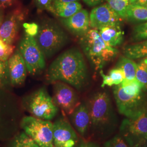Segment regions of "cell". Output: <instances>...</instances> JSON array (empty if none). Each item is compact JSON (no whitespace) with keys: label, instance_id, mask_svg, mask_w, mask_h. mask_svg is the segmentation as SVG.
Segmentation results:
<instances>
[{"label":"cell","instance_id":"20","mask_svg":"<svg viewBox=\"0 0 147 147\" xmlns=\"http://www.w3.org/2000/svg\"><path fill=\"white\" fill-rule=\"evenodd\" d=\"M126 19L133 22L147 21V9L146 7L135 3L130 4L128 7Z\"/></svg>","mask_w":147,"mask_h":147},{"label":"cell","instance_id":"15","mask_svg":"<svg viewBox=\"0 0 147 147\" xmlns=\"http://www.w3.org/2000/svg\"><path fill=\"white\" fill-rule=\"evenodd\" d=\"M8 67L11 84L14 86L23 84L28 71L26 63L19 49L8 60Z\"/></svg>","mask_w":147,"mask_h":147},{"label":"cell","instance_id":"23","mask_svg":"<svg viewBox=\"0 0 147 147\" xmlns=\"http://www.w3.org/2000/svg\"><path fill=\"white\" fill-rule=\"evenodd\" d=\"M137 80L142 84L143 88L147 92V57L141 58L137 64Z\"/></svg>","mask_w":147,"mask_h":147},{"label":"cell","instance_id":"29","mask_svg":"<svg viewBox=\"0 0 147 147\" xmlns=\"http://www.w3.org/2000/svg\"><path fill=\"white\" fill-rule=\"evenodd\" d=\"M103 147H129L121 136L117 135L106 142Z\"/></svg>","mask_w":147,"mask_h":147},{"label":"cell","instance_id":"10","mask_svg":"<svg viewBox=\"0 0 147 147\" xmlns=\"http://www.w3.org/2000/svg\"><path fill=\"white\" fill-rule=\"evenodd\" d=\"M54 103L62 110L63 115L70 116L81 104L78 95L68 84L62 81L53 82Z\"/></svg>","mask_w":147,"mask_h":147},{"label":"cell","instance_id":"31","mask_svg":"<svg viewBox=\"0 0 147 147\" xmlns=\"http://www.w3.org/2000/svg\"><path fill=\"white\" fill-rule=\"evenodd\" d=\"M22 25L27 35L34 38L36 37L39 30V26L38 24L34 22H26L24 23Z\"/></svg>","mask_w":147,"mask_h":147},{"label":"cell","instance_id":"6","mask_svg":"<svg viewBox=\"0 0 147 147\" xmlns=\"http://www.w3.org/2000/svg\"><path fill=\"white\" fill-rule=\"evenodd\" d=\"M20 125L40 147H53V123L50 121L26 116L21 119Z\"/></svg>","mask_w":147,"mask_h":147},{"label":"cell","instance_id":"30","mask_svg":"<svg viewBox=\"0 0 147 147\" xmlns=\"http://www.w3.org/2000/svg\"><path fill=\"white\" fill-rule=\"evenodd\" d=\"M34 3L38 10H46L53 13V0H34Z\"/></svg>","mask_w":147,"mask_h":147},{"label":"cell","instance_id":"12","mask_svg":"<svg viewBox=\"0 0 147 147\" xmlns=\"http://www.w3.org/2000/svg\"><path fill=\"white\" fill-rule=\"evenodd\" d=\"M53 147H75L79 142L76 132L64 115L53 123Z\"/></svg>","mask_w":147,"mask_h":147},{"label":"cell","instance_id":"8","mask_svg":"<svg viewBox=\"0 0 147 147\" xmlns=\"http://www.w3.org/2000/svg\"><path fill=\"white\" fill-rule=\"evenodd\" d=\"M26 108L32 116L50 121L56 116L58 107L44 87L34 92L26 100Z\"/></svg>","mask_w":147,"mask_h":147},{"label":"cell","instance_id":"21","mask_svg":"<svg viewBox=\"0 0 147 147\" xmlns=\"http://www.w3.org/2000/svg\"><path fill=\"white\" fill-rule=\"evenodd\" d=\"M116 68L123 70L125 80L131 81L136 79L137 63L132 59L125 56H121L117 63Z\"/></svg>","mask_w":147,"mask_h":147},{"label":"cell","instance_id":"39","mask_svg":"<svg viewBox=\"0 0 147 147\" xmlns=\"http://www.w3.org/2000/svg\"><path fill=\"white\" fill-rule=\"evenodd\" d=\"M5 116H1V109H0V125H2L1 124L2 123L4 122V117ZM0 129H1V126H0Z\"/></svg>","mask_w":147,"mask_h":147},{"label":"cell","instance_id":"34","mask_svg":"<svg viewBox=\"0 0 147 147\" xmlns=\"http://www.w3.org/2000/svg\"><path fill=\"white\" fill-rule=\"evenodd\" d=\"M79 147H100L96 143L92 141H87L82 140Z\"/></svg>","mask_w":147,"mask_h":147},{"label":"cell","instance_id":"40","mask_svg":"<svg viewBox=\"0 0 147 147\" xmlns=\"http://www.w3.org/2000/svg\"><path fill=\"white\" fill-rule=\"evenodd\" d=\"M129 2H130V4L134 3L136 1V0H129Z\"/></svg>","mask_w":147,"mask_h":147},{"label":"cell","instance_id":"14","mask_svg":"<svg viewBox=\"0 0 147 147\" xmlns=\"http://www.w3.org/2000/svg\"><path fill=\"white\" fill-rule=\"evenodd\" d=\"M64 27L74 36L81 37L85 35L90 27L88 12L84 9L67 18H62Z\"/></svg>","mask_w":147,"mask_h":147},{"label":"cell","instance_id":"13","mask_svg":"<svg viewBox=\"0 0 147 147\" xmlns=\"http://www.w3.org/2000/svg\"><path fill=\"white\" fill-rule=\"evenodd\" d=\"M122 19L108 3L93 8L89 15L90 27L96 30L107 25H121Z\"/></svg>","mask_w":147,"mask_h":147},{"label":"cell","instance_id":"1","mask_svg":"<svg viewBox=\"0 0 147 147\" xmlns=\"http://www.w3.org/2000/svg\"><path fill=\"white\" fill-rule=\"evenodd\" d=\"M46 76L49 82L62 81L78 90L84 89L88 84V73L83 55L76 48L64 51L51 64Z\"/></svg>","mask_w":147,"mask_h":147},{"label":"cell","instance_id":"2","mask_svg":"<svg viewBox=\"0 0 147 147\" xmlns=\"http://www.w3.org/2000/svg\"><path fill=\"white\" fill-rule=\"evenodd\" d=\"M80 44L86 57L95 70L102 68L118 55V51L103 40L96 29H90L80 37Z\"/></svg>","mask_w":147,"mask_h":147},{"label":"cell","instance_id":"22","mask_svg":"<svg viewBox=\"0 0 147 147\" xmlns=\"http://www.w3.org/2000/svg\"><path fill=\"white\" fill-rule=\"evenodd\" d=\"M9 147H40L24 131L16 135L11 141Z\"/></svg>","mask_w":147,"mask_h":147},{"label":"cell","instance_id":"17","mask_svg":"<svg viewBox=\"0 0 147 147\" xmlns=\"http://www.w3.org/2000/svg\"><path fill=\"white\" fill-rule=\"evenodd\" d=\"M98 30L103 40L111 47H116L123 42L124 32L120 24L101 27Z\"/></svg>","mask_w":147,"mask_h":147},{"label":"cell","instance_id":"4","mask_svg":"<svg viewBox=\"0 0 147 147\" xmlns=\"http://www.w3.org/2000/svg\"><path fill=\"white\" fill-rule=\"evenodd\" d=\"M90 118V125L95 129L103 130L108 126L113 118L110 98L106 92L93 95L87 105Z\"/></svg>","mask_w":147,"mask_h":147},{"label":"cell","instance_id":"42","mask_svg":"<svg viewBox=\"0 0 147 147\" xmlns=\"http://www.w3.org/2000/svg\"><path fill=\"white\" fill-rule=\"evenodd\" d=\"M145 7H146V8H147V5H146V6H145Z\"/></svg>","mask_w":147,"mask_h":147},{"label":"cell","instance_id":"26","mask_svg":"<svg viewBox=\"0 0 147 147\" xmlns=\"http://www.w3.org/2000/svg\"><path fill=\"white\" fill-rule=\"evenodd\" d=\"M15 47L12 44H8L0 39V61L6 62L14 53Z\"/></svg>","mask_w":147,"mask_h":147},{"label":"cell","instance_id":"27","mask_svg":"<svg viewBox=\"0 0 147 147\" xmlns=\"http://www.w3.org/2000/svg\"><path fill=\"white\" fill-rule=\"evenodd\" d=\"M8 80L10 81L8 61L6 62L0 61V88L4 87L8 82Z\"/></svg>","mask_w":147,"mask_h":147},{"label":"cell","instance_id":"18","mask_svg":"<svg viewBox=\"0 0 147 147\" xmlns=\"http://www.w3.org/2000/svg\"><path fill=\"white\" fill-rule=\"evenodd\" d=\"M53 14L62 18L73 16L82 9V5L78 2H53Z\"/></svg>","mask_w":147,"mask_h":147},{"label":"cell","instance_id":"16","mask_svg":"<svg viewBox=\"0 0 147 147\" xmlns=\"http://www.w3.org/2000/svg\"><path fill=\"white\" fill-rule=\"evenodd\" d=\"M70 116L76 131L81 136H85L90 125V118L87 105L81 104Z\"/></svg>","mask_w":147,"mask_h":147},{"label":"cell","instance_id":"25","mask_svg":"<svg viewBox=\"0 0 147 147\" xmlns=\"http://www.w3.org/2000/svg\"><path fill=\"white\" fill-rule=\"evenodd\" d=\"M131 38L135 42L147 40V21L141 23L134 28Z\"/></svg>","mask_w":147,"mask_h":147},{"label":"cell","instance_id":"38","mask_svg":"<svg viewBox=\"0 0 147 147\" xmlns=\"http://www.w3.org/2000/svg\"><path fill=\"white\" fill-rule=\"evenodd\" d=\"M79 0H53V2H78Z\"/></svg>","mask_w":147,"mask_h":147},{"label":"cell","instance_id":"19","mask_svg":"<svg viewBox=\"0 0 147 147\" xmlns=\"http://www.w3.org/2000/svg\"><path fill=\"white\" fill-rule=\"evenodd\" d=\"M124 56L131 59H141L147 56V40L126 45L124 47Z\"/></svg>","mask_w":147,"mask_h":147},{"label":"cell","instance_id":"11","mask_svg":"<svg viewBox=\"0 0 147 147\" xmlns=\"http://www.w3.org/2000/svg\"><path fill=\"white\" fill-rule=\"evenodd\" d=\"M27 14L28 10L22 7H16L11 11L0 26V39L8 44L14 42L20 27Z\"/></svg>","mask_w":147,"mask_h":147},{"label":"cell","instance_id":"32","mask_svg":"<svg viewBox=\"0 0 147 147\" xmlns=\"http://www.w3.org/2000/svg\"><path fill=\"white\" fill-rule=\"evenodd\" d=\"M100 74L101 77L102 78V84H101V87L103 88L105 87V86H108L111 87L114 85V84L112 79H111L110 76L109 75L104 74L103 70L102 69L100 70Z\"/></svg>","mask_w":147,"mask_h":147},{"label":"cell","instance_id":"24","mask_svg":"<svg viewBox=\"0 0 147 147\" xmlns=\"http://www.w3.org/2000/svg\"><path fill=\"white\" fill-rule=\"evenodd\" d=\"M112 9L123 19H126L127 10L130 2L129 0H106Z\"/></svg>","mask_w":147,"mask_h":147},{"label":"cell","instance_id":"36","mask_svg":"<svg viewBox=\"0 0 147 147\" xmlns=\"http://www.w3.org/2000/svg\"><path fill=\"white\" fill-rule=\"evenodd\" d=\"M135 3L145 7L147 5V0H136Z\"/></svg>","mask_w":147,"mask_h":147},{"label":"cell","instance_id":"28","mask_svg":"<svg viewBox=\"0 0 147 147\" xmlns=\"http://www.w3.org/2000/svg\"><path fill=\"white\" fill-rule=\"evenodd\" d=\"M112 79L114 85L121 84L125 79V75L123 70L121 68H116L111 70L108 74Z\"/></svg>","mask_w":147,"mask_h":147},{"label":"cell","instance_id":"41","mask_svg":"<svg viewBox=\"0 0 147 147\" xmlns=\"http://www.w3.org/2000/svg\"><path fill=\"white\" fill-rule=\"evenodd\" d=\"M141 147H147V141Z\"/></svg>","mask_w":147,"mask_h":147},{"label":"cell","instance_id":"33","mask_svg":"<svg viewBox=\"0 0 147 147\" xmlns=\"http://www.w3.org/2000/svg\"><path fill=\"white\" fill-rule=\"evenodd\" d=\"M15 0H0V9L5 10L14 4Z\"/></svg>","mask_w":147,"mask_h":147},{"label":"cell","instance_id":"3","mask_svg":"<svg viewBox=\"0 0 147 147\" xmlns=\"http://www.w3.org/2000/svg\"><path fill=\"white\" fill-rule=\"evenodd\" d=\"M45 57H50L59 51L68 41L67 34L56 23L47 21L39 27L35 37Z\"/></svg>","mask_w":147,"mask_h":147},{"label":"cell","instance_id":"7","mask_svg":"<svg viewBox=\"0 0 147 147\" xmlns=\"http://www.w3.org/2000/svg\"><path fill=\"white\" fill-rule=\"evenodd\" d=\"M119 132L129 147H142L147 141V110L136 118L124 119Z\"/></svg>","mask_w":147,"mask_h":147},{"label":"cell","instance_id":"43","mask_svg":"<svg viewBox=\"0 0 147 147\" xmlns=\"http://www.w3.org/2000/svg\"></svg>","mask_w":147,"mask_h":147},{"label":"cell","instance_id":"5","mask_svg":"<svg viewBox=\"0 0 147 147\" xmlns=\"http://www.w3.org/2000/svg\"><path fill=\"white\" fill-rule=\"evenodd\" d=\"M146 91L139 94L125 93L120 84L115 85L113 94L119 112L127 118H134L147 110V95Z\"/></svg>","mask_w":147,"mask_h":147},{"label":"cell","instance_id":"37","mask_svg":"<svg viewBox=\"0 0 147 147\" xmlns=\"http://www.w3.org/2000/svg\"><path fill=\"white\" fill-rule=\"evenodd\" d=\"M4 10L0 9V26L2 25L3 21L4 20L5 17H4Z\"/></svg>","mask_w":147,"mask_h":147},{"label":"cell","instance_id":"35","mask_svg":"<svg viewBox=\"0 0 147 147\" xmlns=\"http://www.w3.org/2000/svg\"><path fill=\"white\" fill-rule=\"evenodd\" d=\"M84 2L89 6H94L99 5L104 0H83Z\"/></svg>","mask_w":147,"mask_h":147},{"label":"cell","instance_id":"9","mask_svg":"<svg viewBox=\"0 0 147 147\" xmlns=\"http://www.w3.org/2000/svg\"><path fill=\"white\" fill-rule=\"evenodd\" d=\"M19 50L26 63L28 73L36 75L44 69L45 57L34 37L26 34L19 44Z\"/></svg>","mask_w":147,"mask_h":147}]
</instances>
